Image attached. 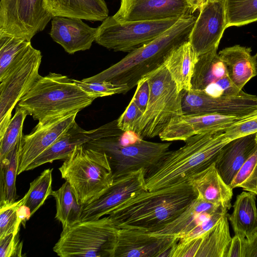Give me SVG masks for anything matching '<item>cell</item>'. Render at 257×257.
Instances as JSON below:
<instances>
[{"label": "cell", "mask_w": 257, "mask_h": 257, "mask_svg": "<svg viewBox=\"0 0 257 257\" xmlns=\"http://www.w3.org/2000/svg\"><path fill=\"white\" fill-rule=\"evenodd\" d=\"M197 195L188 182L130 197L107 215L118 228H135L154 232L178 216Z\"/></svg>", "instance_id": "cell-1"}, {"label": "cell", "mask_w": 257, "mask_h": 257, "mask_svg": "<svg viewBox=\"0 0 257 257\" xmlns=\"http://www.w3.org/2000/svg\"><path fill=\"white\" fill-rule=\"evenodd\" d=\"M225 131L201 134L186 140L178 149L169 151L146 173V188L154 191L188 182L215 163L222 148L231 141Z\"/></svg>", "instance_id": "cell-2"}, {"label": "cell", "mask_w": 257, "mask_h": 257, "mask_svg": "<svg viewBox=\"0 0 257 257\" xmlns=\"http://www.w3.org/2000/svg\"><path fill=\"white\" fill-rule=\"evenodd\" d=\"M196 18L194 14L182 17L150 43L129 52L118 62L101 72L82 80L126 84L130 90L137 86L143 77L162 64L172 50L188 41Z\"/></svg>", "instance_id": "cell-3"}, {"label": "cell", "mask_w": 257, "mask_h": 257, "mask_svg": "<svg viewBox=\"0 0 257 257\" xmlns=\"http://www.w3.org/2000/svg\"><path fill=\"white\" fill-rule=\"evenodd\" d=\"M95 99L80 88L73 79L50 72L41 77L23 96L18 105L38 123L78 113Z\"/></svg>", "instance_id": "cell-4"}, {"label": "cell", "mask_w": 257, "mask_h": 257, "mask_svg": "<svg viewBox=\"0 0 257 257\" xmlns=\"http://www.w3.org/2000/svg\"><path fill=\"white\" fill-rule=\"evenodd\" d=\"M59 170L83 205L96 198L114 180L106 154L84 144L75 148Z\"/></svg>", "instance_id": "cell-5"}, {"label": "cell", "mask_w": 257, "mask_h": 257, "mask_svg": "<svg viewBox=\"0 0 257 257\" xmlns=\"http://www.w3.org/2000/svg\"><path fill=\"white\" fill-rule=\"evenodd\" d=\"M124 132L91 140L86 147L104 152L114 179L140 169L146 172L155 166L169 151L171 143H158L138 137L124 143Z\"/></svg>", "instance_id": "cell-6"}, {"label": "cell", "mask_w": 257, "mask_h": 257, "mask_svg": "<svg viewBox=\"0 0 257 257\" xmlns=\"http://www.w3.org/2000/svg\"><path fill=\"white\" fill-rule=\"evenodd\" d=\"M145 76L150 84V97L133 131L144 139L159 136L172 119L183 114L182 92L177 90L163 63Z\"/></svg>", "instance_id": "cell-7"}, {"label": "cell", "mask_w": 257, "mask_h": 257, "mask_svg": "<svg viewBox=\"0 0 257 257\" xmlns=\"http://www.w3.org/2000/svg\"><path fill=\"white\" fill-rule=\"evenodd\" d=\"M118 229L108 215L79 221L62 230L53 249L60 257H109L111 240Z\"/></svg>", "instance_id": "cell-8"}, {"label": "cell", "mask_w": 257, "mask_h": 257, "mask_svg": "<svg viewBox=\"0 0 257 257\" xmlns=\"http://www.w3.org/2000/svg\"><path fill=\"white\" fill-rule=\"evenodd\" d=\"M180 18L119 22L109 16L97 28L95 42L109 50L129 53L153 41Z\"/></svg>", "instance_id": "cell-9"}, {"label": "cell", "mask_w": 257, "mask_h": 257, "mask_svg": "<svg viewBox=\"0 0 257 257\" xmlns=\"http://www.w3.org/2000/svg\"><path fill=\"white\" fill-rule=\"evenodd\" d=\"M42 57L41 51L31 46L0 80V137L12 117L14 107L41 77Z\"/></svg>", "instance_id": "cell-10"}, {"label": "cell", "mask_w": 257, "mask_h": 257, "mask_svg": "<svg viewBox=\"0 0 257 257\" xmlns=\"http://www.w3.org/2000/svg\"><path fill=\"white\" fill-rule=\"evenodd\" d=\"M52 18L44 0H1L0 34L31 41Z\"/></svg>", "instance_id": "cell-11"}, {"label": "cell", "mask_w": 257, "mask_h": 257, "mask_svg": "<svg viewBox=\"0 0 257 257\" xmlns=\"http://www.w3.org/2000/svg\"><path fill=\"white\" fill-rule=\"evenodd\" d=\"M182 107L183 114L217 113L245 117L257 113V96L241 91L237 95L215 97L191 89L182 91Z\"/></svg>", "instance_id": "cell-12"}, {"label": "cell", "mask_w": 257, "mask_h": 257, "mask_svg": "<svg viewBox=\"0 0 257 257\" xmlns=\"http://www.w3.org/2000/svg\"><path fill=\"white\" fill-rule=\"evenodd\" d=\"M179 238L135 228H118L110 242L109 257H168Z\"/></svg>", "instance_id": "cell-13"}, {"label": "cell", "mask_w": 257, "mask_h": 257, "mask_svg": "<svg viewBox=\"0 0 257 257\" xmlns=\"http://www.w3.org/2000/svg\"><path fill=\"white\" fill-rule=\"evenodd\" d=\"M146 173V170L142 169L114 179L106 189L83 205L80 221L95 220L106 216L127 199L147 191Z\"/></svg>", "instance_id": "cell-14"}, {"label": "cell", "mask_w": 257, "mask_h": 257, "mask_svg": "<svg viewBox=\"0 0 257 257\" xmlns=\"http://www.w3.org/2000/svg\"><path fill=\"white\" fill-rule=\"evenodd\" d=\"M198 11L188 41L199 57L218 49L226 29L225 0H208Z\"/></svg>", "instance_id": "cell-15"}, {"label": "cell", "mask_w": 257, "mask_h": 257, "mask_svg": "<svg viewBox=\"0 0 257 257\" xmlns=\"http://www.w3.org/2000/svg\"><path fill=\"white\" fill-rule=\"evenodd\" d=\"M77 113L38 123L32 132L23 135L18 153V175L26 171L29 165L76 122Z\"/></svg>", "instance_id": "cell-16"}, {"label": "cell", "mask_w": 257, "mask_h": 257, "mask_svg": "<svg viewBox=\"0 0 257 257\" xmlns=\"http://www.w3.org/2000/svg\"><path fill=\"white\" fill-rule=\"evenodd\" d=\"M191 84L192 89L215 97L235 95L242 91L230 81L217 49L198 57Z\"/></svg>", "instance_id": "cell-17"}, {"label": "cell", "mask_w": 257, "mask_h": 257, "mask_svg": "<svg viewBox=\"0 0 257 257\" xmlns=\"http://www.w3.org/2000/svg\"><path fill=\"white\" fill-rule=\"evenodd\" d=\"M250 116L238 117L217 113L183 114L172 119L159 137L163 142H185L197 135L226 131L232 124Z\"/></svg>", "instance_id": "cell-18"}, {"label": "cell", "mask_w": 257, "mask_h": 257, "mask_svg": "<svg viewBox=\"0 0 257 257\" xmlns=\"http://www.w3.org/2000/svg\"><path fill=\"white\" fill-rule=\"evenodd\" d=\"M187 0H121L112 16L119 22L161 20L191 15Z\"/></svg>", "instance_id": "cell-19"}, {"label": "cell", "mask_w": 257, "mask_h": 257, "mask_svg": "<svg viewBox=\"0 0 257 257\" xmlns=\"http://www.w3.org/2000/svg\"><path fill=\"white\" fill-rule=\"evenodd\" d=\"M119 131L117 119L90 131L83 130L76 122L34 160L26 171L33 170L46 163H52L55 160H65L76 147L91 140L116 134Z\"/></svg>", "instance_id": "cell-20"}, {"label": "cell", "mask_w": 257, "mask_h": 257, "mask_svg": "<svg viewBox=\"0 0 257 257\" xmlns=\"http://www.w3.org/2000/svg\"><path fill=\"white\" fill-rule=\"evenodd\" d=\"M97 28L89 26L79 18H53L50 35L70 54L88 50L95 41Z\"/></svg>", "instance_id": "cell-21"}, {"label": "cell", "mask_w": 257, "mask_h": 257, "mask_svg": "<svg viewBox=\"0 0 257 257\" xmlns=\"http://www.w3.org/2000/svg\"><path fill=\"white\" fill-rule=\"evenodd\" d=\"M255 135L233 140L221 149L214 164L218 173L227 185H230L238 171L257 150Z\"/></svg>", "instance_id": "cell-22"}, {"label": "cell", "mask_w": 257, "mask_h": 257, "mask_svg": "<svg viewBox=\"0 0 257 257\" xmlns=\"http://www.w3.org/2000/svg\"><path fill=\"white\" fill-rule=\"evenodd\" d=\"M249 47L235 45L218 53L230 81L239 90L257 75V53L253 55Z\"/></svg>", "instance_id": "cell-23"}, {"label": "cell", "mask_w": 257, "mask_h": 257, "mask_svg": "<svg viewBox=\"0 0 257 257\" xmlns=\"http://www.w3.org/2000/svg\"><path fill=\"white\" fill-rule=\"evenodd\" d=\"M197 196L209 202L231 208L233 189L227 185L218 173L214 163L193 175L188 182Z\"/></svg>", "instance_id": "cell-24"}, {"label": "cell", "mask_w": 257, "mask_h": 257, "mask_svg": "<svg viewBox=\"0 0 257 257\" xmlns=\"http://www.w3.org/2000/svg\"><path fill=\"white\" fill-rule=\"evenodd\" d=\"M44 8L53 18L101 21L108 17V9L104 0H44Z\"/></svg>", "instance_id": "cell-25"}, {"label": "cell", "mask_w": 257, "mask_h": 257, "mask_svg": "<svg viewBox=\"0 0 257 257\" xmlns=\"http://www.w3.org/2000/svg\"><path fill=\"white\" fill-rule=\"evenodd\" d=\"M198 59L188 41L174 49L166 57L163 64L179 92L192 89L191 80Z\"/></svg>", "instance_id": "cell-26"}, {"label": "cell", "mask_w": 257, "mask_h": 257, "mask_svg": "<svg viewBox=\"0 0 257 257\" xmlns=\"http://www.w3.org/2000/svg\"><path fill=\"white\" fill-rule=\"evenodd\" d=\"M221 207L224 206L209 202L197 196L178 216L154 233L174 235L180 239Z\"/></svg>", "instance_id": "cell-27"}, {"label": "cell", "mask_w": 257, "mask_h": 257, "mask_svg": "<svg viewBox=\"0 0 257 257\" xmlns=\"http://www.w3.org/2000/svg\"><path fill=\"white\" fill-rule=\"evenodd\" d=\"M227 215L208 231L196 237L198 249L195 257H227L232 239Z\"/></svg>", "instance_id": "cell-28"}, {"label": "cell", "mask_w": 257, "mask_h": 257, "mask_svg": "<svg viewBox=\"0 0 257 257\" xmlns=\"http://www.w3.org/2000/svg\"><path fill=\"white\" fill-rule=\"evenodd\" d=\"M255 194L242 192L236 196L231 214L227 215L235 234L247 237L257 232Z\"/></svg>", "instance_id": "cell-29"}, {"label": "cell", "mask_w": 257, "mask_h": 257, "mask_svg": "<svg viewBox=\"0 0 257 257\" xmlns=\"http://www.w3.org/2000/svg\"><path fill=\"white\" fill-rule=\"evenodd\" d=\"M51 196L56 202L55 218L61 223L63 230L80 221L83 205L78 202L68 182L65 181L57 190L52 191Z\"/></svg>", "instance_id": "cell-30"}, {"label": "cell", "mask_w": 257, "mask_h": 257, "mask_svg": "<svg viewBox=\"0 0 257 257\" xmlns=\"http://www.w3.org/2000/svg\"><path fill=\"white\" fill-rule=\"evenodd\" d=\"M21 140L7 157L0 162V206L12 204L18 198L16 181L18 175V153Z\"/></svg>", "instance_id": "cell-31"}, {"label": "cell", "mask_w": 257, "mask_h": 257, "mask_svg": "<svg viewBox=\"0 0 257 257\" xmlns=\"http://www.w3.org/2000/svg\"><path fill=\"white\" fill-rule=\"evenodd\" d=\"M32 46L30 41L6 34H0V80Z\"/></svg>", "instance_id": "cell-32"}, {"label": "cell", "mask_w": 257, "mask_h": 257, "mask_svg": "<svg viewBox=\"0 0 257 257\" xmlns=\"http://www.w3.org/2000/svg\"><path fill=\"white\" fill-rule=\"evenodd\" d=\"M53 169H47L30 184V188L22 198V205L28 207L33 215L45 203L52 192Z\"/></svg>", "instance_id": "cell-33"}, {"label": "cell", "mask_w": 257, "mask_h": 257, "mask_svg": "<svg viewBox=\"0 0 257 257\" xmlns=\"http://www.w3.org/2000/svg\"><path fill=\"white\" fill-rule=\"evenodd\" d=\"M226 28L257 21V0H225Z\"/></svg>", "instance_id": "cell-34"}, {"label": "cell", "mask_w": 257, "mask_h": 257, "mask_svg": "<svg viewBox=\"0 0 257 257\" xmlns=\"http://www.w3.org/2000/svg\"><path fill=\"white\" fill-rule=\"evenodd\" d=\"M28 115L26 110L17 105L4 134L0 137V162L4 160L21 140L24 121Z\"/></svg>", "instance_id": "cell-35"}, {"label": "cell", "mask_w": 257, "mask_h": 257, "mask_svg": "<svg viewBox=\"0 0 257 257\" xmlns=\"http://www.w3.org/2000/svg\"><path fill=\"white\" fill-rule=\"evenodd\" d=\"M230 186L232 189L241 187L257 195V150L244 163Z\"/></svg>", "instance_id": "cell-36"}, {"label": "cell", "mask_w": 257, "mask_h": 257, "mask_svg": "<svg viewBox=\"0 0 257 257\" xmlns=\"http://www.w3.org/2000/svg\"><path fill=\"white\" fill-rule=\"evenodd\" d=\"M22 203V198L12 204L0 206V238L11 233L19 232L23 221L19 209Z\"/></svg>", "instance_id": "cell-37"}, {"label": "cell", "mask_w": 257, "mask_h": 257, "mask_svg": "<svg viewBox=\"0 0 257 257\" xmlns=\"http://www.w3.org/2000/svg\"><path fill=\"white\" fill-rule=\"evenodd\" d=\"M73 79L80 88L95 99L116 94H125L130 91L126 84H116L107 81L86 82L82 80Z\"/></svg>", "instance_id": "cell-38"}, {"label": "cell", "mask_w": 257, "mask_h": 257, "mask_svg": "<svg viewBox=\"0 0 257 257\" xmlns=\"http://www.w3.org/2000/svg\"><path fill=\"white\" fill-rule=\"evenodd\" d=\"M257 134V113L232 124L225 132L230 141Z\"/></svg>", "instance_id": "cell-39"}, {"label": "cell", "mask_w": 257, "mask_h": 257, "mask_svg": "<svg viewBox=\"0 0 257 257\" xmlns=\"http://www.w3.org/2000/svg\"><path fill=\"white\" fill-rule=\"evenodd\" d=\"M143 114V112L132 98L123 112L117 119V126L124 132H133L137 121Z\"/></svg>", "instance_id": "cell-40"}, {"label": "cell", "mask_w": 257, "mask_h": 257, "mask_svg": "<svg viewBox=\"0 0 257 257\" xmlns=\"http://www.w3.org/2000/svg\"><path fill=\"white\" fill-rule=\"evenodd\" d=\"M23 242L20 241L19 233H11L0 238V256H21Z\"/></svg>", "instance_id": "cell-41"}, {"label": "cell", "mask_w": 257, "mask_h": 257, "mask_svg": "<svg viewBox=\"0 0 257 257\" xmlns=\"http://www.w3.org/2000/svg\"><path fill=\"white\" fill-rule=\"evenodd\" d=\"M150 93V84L148 78L144 76L138 82L132 99L140 109L144 112Z\"/></svg>", "instance_id": "cell-42"}, {"label": "cell", "mask_w": 257, "mask_h": 257, "mask_svg": "<svg viewBox=\"0 0 257 257\" xmlns=\"http://www.w3.org/2000/svg\"><path fill=\"white\" fill-rule=\"evenodd\" d=\"M245 237L234 234L232 238L227 257H243V241Z\"/></svg>", "instance_id": "cell-43"}, {"label": "cell", "mask_w": 257, "mask_h": 257, "mask_svg": "<svg viewBox=\"0 0 257 257\" xmlns=\"http://www.w3.org/2000/svg\"><path fill=\"white\" fill-rule=\"evenodd\" d=\"M243 248V257H257V232L245 237Z\"/></svg>", "instance_id": "cell-44"}, {"label": "cell", "mask_w": 257, "mask_h": 257, "mask_svg": "<svg viewBox=\"0 0 257 257\" xmlns=\"http://www.w3.org/2000/svg\"><path fill=\"white\" fill-rule=\"evenodd\" d=\"M208 1V0H187L191 7L192 14H193L196 11L198 10L200 7Z\"/></svg>", "instance_id": "cell-45"}, {"label": "cell", "mask_w": 257, "mask_h": 257, "mask_svg": "<svg viewBox=\"0 0 257 257\" xmlns=\"http://www.w3.org/2000/svg\"><path fill=\"white\" fill-rule=\"evenodd\" d=\"M255 141L256 144L257 145V134H255Z\"/></svg>", "instance_id": "cell-46"}]
</instances>
